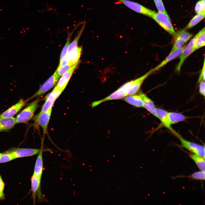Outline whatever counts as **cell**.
I'll use <instances>...</instances> for the list:
<instances>
[{
	"mask_svg": "<svg viewBox=\"0 0 205 205\" xmlns=\"http://www.w3.org/2000/svg\"><path fill=\"white\" fill-rule=\"evenodd\" d=\"M151 73V69L141 77L126 83L119 89L126 96L135 94L140 89L144 81Z\"/></svg>",
	"mask_w": 205,
	"mask_h": 205,
	"instance_id": "1",
	"label": "cell"
},
{
	"mask_svg": "<svg viewBox=\"0 0 205 205\" xmlns=\"http://www.w3.org/2000/svg\"><path fill=\"white\" fill-rule=\"evenodd\" d=\"M151 18L169 34L174 37H175L176 32L167 13L155 12Z\"/></svg>",
	"mask_w": 205,
	"mask_h": 205,
	"instance_id": "2",
	"label": "cell"
},
{
	"mask_svg": "<svg viewBox=\"0 0 205 205\" xmlns=\"http://www.w3.org/2000/svg\"><path fill=\"white\" fill-rule=\"evenodd\" d=\"M39 103V100H36L21 111L15 118L16 124L28 122L33 117L38 106Z\"/></svg>",
	"mask_w": 205,
	"mask_h": 205,
	"instance_id": "3",
	"label": "cell"
},
{
	"mask_svg": "<svg viewBox=\"0 0 205 205\" xmlns=\"http://www.w3.org/2000/svg\"><path fill=\"white\" fill-rule=\"evenodd\" d=\"M172 133L179 140L183 147L188 150L194 154L205 159L204 146L188 141L184 139L180 134L175 131Z\"/></svg>",
	"mask_w": 205,
	"mask_h": 205,
	"instance_id": "4",
	"label": "cell"
},
{
	"mask_svg": "<svg viewBox=\"0 0 205 205\" xmlns=\"http://www.w3.org/2000/svg\"><path fill=\"white\" fill-rule=\"evenodd\" d=\"M126 6L137 13L151 18L155 12L142 5L129 0H116Z\"/></svg>",
	"mask_w": 205,
	"mask_h": 205,
	"instance_id": "5",
	"label": "cell"
},
{
	"mask_svg": "<svg viewBox=\"0 0 205 205\" xmlns=\"http://www.w3.org/2000/svg\"><path fill=\"white\" fill-rule=\"evenodd\" d=\"M60 77L56 71L42 85L37 91L30 98L26 100V101L34 98L41 96L52 89L56 84Z\"/></svg>",
	"mask_w": 205,
	"mask_h": 205,
	"instance_id": "6",
	"label": "cell"
},
{
	"mask_svg": "<svg viewBox=\"0 0 205 205\" xmlns=\"http://www.w3.org/2000/svg\"><path fill=\"white\" fill-rule=\"evenodd\" d=\"M52 107L44 112H40L32 118V119L40 126L44 133L46 132L50 121Z\"/></svg>",
	"mask_w": 205,
	"mask_h": 205,
	"instance_id": "7",
	"label": "cell"
},
{
	"mask_svg": "<svg viewBox=\"0 0 205 205\" xmlns=\"http://www.w3.org/2000/svg\"><path fill=\"white\" fill-rule=\"evenodd\" d=\"M196 38V35L190 40L187 45L185 46L181 53L178 56L180 61L176 68V70L177 72L180 71L181 67L186 59L194 52V44Z\"/></svg>",
	"mask_w": 205,
	"mask_h": 205,
	"instance_id": "8",
	"label": "cell"
},
{
	"mask_svg": "<svg viewBox=\"0 0 205 205\" xmlns=\"http://www.w3.org/2000/svg\"><path fill=\"white\" fill-rule=\"evenodd\" d=\"M41 179L33 174L31 178V189L32 197L34 202H35L37 193L38 200L41 202L44 201L45 198L43 197L41 192L40 184Z\"/></svg>",
	"mask_w": 205,
	"mask_h": 205,
	"instance_id": "9",
	"label": "cell"
},
{
	"mask_svg": "<svg viewBox=\"0 0 205 205\" xmlns=\"http://www.w3.org/2000/svg\"><path fill=\"white\" fill-rule=\"evenodd\" d=\"M63 90L62 89H56L54 88L52 91L47 96L45 102L42 106L40 112L45 111L52 107L56 100Z\"/></svg>",
	"mask_w": 205,
	"mask_h": 205,
	"instance_id": "10",
	"label": "cell"
},
{
	"mask_svg": "<svg viewBox=\"0 0 205 205\" xmlns=\"http://www.w3.org/2000/svg\"><path fill=\"white\" fill-rule=\"evenodd\" d=\"M26 102V101H24L23 99H20L17 103L0 114V118L13 117L25 105Z\"/></svg>",
	"mask_w": 205,
	"mask_h": 205,
	"instance_id": "11",
	"label": "cell"
},
{
	"mask_svg": "<svg viewBox=\"0 0 205 205\" xmlns=\"http://www.w3.org/2000/svg\"><path fill=\"white\" fill-rule=\"evenodd\" d=\"M78 64V63L71 66L62 76L55 88L64 89L73 73L77 67Z\"/></svg>",
	"mask_w": 205,
	"mask_h": 205,
	"instance_id": "12",
	"label": "cell"
},
{
	"mask_svg": "<svg viewBox=\"0 0 205 205\" xmlns=\"http://www.w3.org/2000/svg\"><path fill=\"white\" fill-rule=\"evenodd\" d=\"M187 118L183 114L175 112H168L167 115V122L168 128L172 133L175 131L172 128L171 125L178 122L183 121Z\"/></svg>",
	"mask_w": 205,
	"mask_h": 205,
	"instance_id": "13",
	"label": "cell"
},
{
	"mask_svg": "<svg viewBox=\"0 0 205 205\" xmlns=\"http://www.w3.org/2000/svg\"><path fill=\"white\" fill-rule=\"evenodd\" d=\"M40 150L36 149L17 148L11 151L16 158L33 155L39 153Z\"/></svg>",
	"mask_w": 205,
	"mask_h": 205,
	"instance_id": "14",
	"label": "cell"
},
{
	"mask_svg": "<svg viewBox=\"0 0 205 205\" xmlns=\"http://www.w3.org/2000/svg\"><path fill=\"white\" fill-rule=\"evenodd\" d=\"M185 46V45L177 50L170 52L165 59L155 68L152 69V73L158 70L170 61L178 57L181 53Z\"/></svg>",
	"mask_w": 205,
	"mask_h": 205,
	"instance_id": "15",
	"label": "cell"
},
{
	"mask_svg": "<svg viewBox=\"0 0 205 205\" xmlns=\"http://www.w3.org/2000/svg\"><path fill=\"white\" fill-rule=\"evenodd\" d=\"M126 95L122 91L118 89L117 90L112 93L108 97L101 100L97 101L92 103V106L95 107L102 102L108 100L121 99L126 96Z\"/></svg>",
	"mask_w": 205,
	"mask_h": 205,
	"instance_id": "16",
	"label": "cell"
},
{
	"mask_svg": "<svg viewBox=\"0 0 205 205\" xmlns=\"http://www.w3.org/2000/svg\"><path fill=\"white\" fill-rule=\"evenodd\" d=\"M16 124L15 118L13 117L0 118V132L9 131Z\"/></svg>",
	"mask_w": 205,
	"mask_h": 205,
	"instance_id": "17",
	"label": "cell"
},
{
	"mask_svg": "<svg viewBox=\"0 0 205 205\" xmlns=\"http://www.w3.org/2000/svg\"><path fill=\"white\" fill-rule=\"evenodd\" d=\"M124 100L129 103L136 107H143L144 102L141 93L138 95H130L126 97Z\"/></svg>",
	"mask_w": 205,
	"mask_h": 205,
	"instance_id": "18",
	"label": "cell"
},
{
	"mask_svg": "<svg viewBox=\"0 0 205 205\" xmlns=\"http://www.w3.org/2000/svg\"><path fill=\"white\" fill-rule=\"evenodd\" d=\"M43 171L42 149L41 147L39 152V154L36 161L33 174L41 178Z\"/></svg>",
	"mask_w": 205,
	"mask_h": 205,
	"instance_id": "19",
	"label": "cell"
},
{
	"mask_svg": "<svg viewBox=\"0 0 205 205\" xmlns=\"http://www.w3.org/2000/svg\"><path fill=\"white\" fill-rule=\"evenodd\" d=\"M205 32V28L204 27L196 35V38L194 44V52L204 46Z\"/></svg>",
	"mask_w": 205,
	"mask_h": 205,
	"instance_id": "20",
	"label": "cell"
},
{
	"mask_svg": "<svg viewBox=\"0 0 205 205\" xmlns=\"http://www.w3.org/2000/svg\"><path fill=\"white\" fill-rule=\"evenodd\" d=\"M144 102V107L153 115L155 116L156 108L153 102L145 94L141 93Z\"/></svg>",
	"mask_w": 205,
	"mask_h": 205,
	"instance_id": "21",
	"label": "cell"
},
{
	"mask_svg": "<svg viewBox=\"0 0 205 205\" xmlns=\"http://www.w3.org/2000/svg\"><path fill=\"white\" fill-rule=\"evenodd\" d=\"M82 49L81 47H77L68 52L69 53L70 56V60L68 63L72 66L78 63L81 54Z\"/></svg>",
	"mask_w": 205,
	"mask_h": 205,
	"instance_id": "22",
	"label": "cell"
},
{
	"mask_svg": "<svg viewBox=\"0 0 205 205\" xmlns=\"http://www.w3.org/2000/svg\"><path fill=\"white\" fill-rule=\"evenodd\" d=\"M155 116L161 121L162 125L167 128V112L165 110L159 108H156Z\"/></svg>",
	"mask_w": 205,
	"mask_h": 205,
	"instance_id": "23",
	"label": "cell"
},
{
	"mask_svg": "<svg viewBox=\"0 0 205 205\" xmlns=\"http://www.w3.org/2000/svg\"><path fill=\"white\" fill-rule=\"evenodd\" d=\"M189 156L200 171H205L204 158L194 153L190 154Z\"/></svg>",
	"mask_w": 205,
	"mask_h": 205,
	"instance_id": "24",
	"label": "cell"
},
{
	"mask_svg": "<svg viewBox=\"0 0 205 205\" xmlns=\"http://www.w3.org/2000/svg\"><path fill=\"white\" fill-rule=\"evenodd\" d=\"M204 17L205 13L197 14L191 20L184 29L186 30L193 27L203 19Z\"/></svg>",
	"mask_w": 205,
	"mask_h": 205,
	"instance_id": "25",
	"label": "cell"
},
{
	"mask_svg": "<svg viewBox=\"0 0 205 205\" xmlns=\"http://www.w3.org/2000/svg\"><path fill=\"white\" fill-rule=\"evenodd\" d=\"M86 22L84 21L83 25L80 30L78 32L73 41L69 44L67 52L71 51L73 49L77 47L78 41L81 37L86 25Z\"/></svg>",
	"mask_w": 205,
	"mask_h": 205,
	"instance_id": "26",
	"label": "cell"
},
{
	"mask_svg": "<svg viewBox=\"0 0 205 205\" xmlns=\"http://www.w3.org/2000/svg\"><path fill=\"white\" fill-rule=\"evenodd\" d=\"M81 24V22L78 23L75 27L73 30L71 32H68L67 34V38L66 44L62 49L60 56V61L65 56L66 54H67L68 48L70 44V40L71 37L72 35V34L74 30L76 29L77 27L78 26H79Z\"/></svg>",
	"mask_w": 205,
	"mask_h": 205,
	"instance_id": "27",
	"label": "cell"
},
{
	"mask_svg": "<svg viewBox=\"0 0 205 205\" xmlns=\"http://www.w3.org/2000/svg\"><path fill=\"white\" fill-rule=\"evenodd\" d=\"M192 36V34L187 31L186 30L183 29L176 33V35L175 37H177L181 39L186 42Z\"/></svg>",
	"mask_w": 205,
	"mask_h": 205,
	"instance_id": "28",
	"label": "cell"
},
{
	"mask_svg": "<svg viewBox=\"0 0 205 205\" xmlns=\"http://www.w3.org/2000/svg\"><path fill=\"white\" fill-rule=\"evenodd\" d=\"M16 158L14 156L13 153L11 151L6 153H2L0 157V163L7 162Z\"/></svg>",
	"mask_w": 205,
	"mask_h": 205,
	"instance_id": "29",
	"label": "cell"
},
{
	"mask_svg": "<svg viewBox=\"0 0 205 205\" xmlns=\"http://www.w3.org/2000/svg\"><path fill=\"white\" fill-rule=\"evenodd\" d=\"M205 0H200L196 3L195 10L196 14L205 13Z\"/></svg>",
	"mask_w": 205,
	"mask_h": 205,
	"instance_id": "30",
	"label": "cell"
},
{
	"mask_svg": "<svg viewBox=\"0 0 205 205\" xmlns=\"http://www.w3.org/2000/svg\"><path fill=\"white\" fill-rule=\"evenodd\" d=\"M72 66V65L70 63L68 62L67 64L58 67L56 71L58 75L60 76H62Z\"/></svg>",
	"mask_w": 205,
	"mask_h": 205,
	"instance_id": "31",
	"label": "cell"
},
{
	"mask_svg": "<svg viewBox=\"0 0 205 205\" xmlns=\"http://www.w3.org/2000/svg\"><path fill=\"white\" fill-rule=\"evenodd\" d=\"M190 177L196 180H205V171H201L194 172L192 173Z\"/></svg>",
	"mask_w": 205,
	"mask_h": 205,
	"instance_id": "32",
	"label": "cell"
},
{
	"mask_svg": "<svg viewBox=\"0 0 205 205\" xmlns=\"http://www.w3.org/2000/svg\"><path fill=\"white\" fill-rule=\"evenodd\" d=\"M158 12L167 13L162 0H153Z\"/></svg>",
	"mask_w": 205,
	"mask_h": 205,
	"instance_id": "33",
	"label": "cell"
},
{
	"mask_svg": "<svg viewBox=\"0 0 205 205\" xmlns=\"http://www.w3.org/2000/svg\"><path fill=\"white\" fill-rule=\"evenodd\" d=\"M4 187V183L0 175V200H3L5 198L4 194L3 193Z\"/></svg>",
	"mask_w": 205,
	"mask_h": 205,
	"instance_id": "34",
	"label": "cell"
},
{
	"mask_svg": "<svg viewBox=\"0 0 205 205\" xmlns=\"http://www.w3.org/2000/svg\"><path fill=\"white\" fill-rule=\"evenodd\" d=\"M205 58H204L203 65L201 72V73L199 77L198 80V83L199 82L202 80L205 81Z\"/></svg>",
	"mask_w": 205,
	"mask_h": 205,
	"instance_id": "35",
	"label": "cell"
},
{
	"mask_svg": "<svg viewBox=\"0 0 205 205\" xmlns=\"http://www.w3.org/2000/svg\"><path fill=\"white\" fill-rule=\"evenodd\" d=\"M199 91L200 93L204 97L205 96V81L202 80L200 82Z\"/></svg>",
	"mask_w": 205,
	"mask_h": 205,
	"instance_id": "36",
	"label": "cell"
},
{
	"mask_svg": "<svg viewBox=\"0 0 205 205\" xmlns=\"http://www.w3.org/2000/svg\"><path fill=\"white\" fill-rule=\"evenodd\" d=\"M2 153H0V157L2 155Z\"/></svg>",
	"mask_w": 205,
	"mask_h": 205,
	"instance_id": "37",
	"label": "cell"
}]
</instances>
